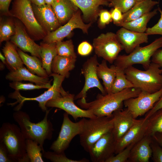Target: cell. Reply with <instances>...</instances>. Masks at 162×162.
<instances>
[{
    "mask_svg": "<svg viewBox=\"0 0 162 162\" xmlns=\"http://www.w3.org/2000/svg\"><path fill=\"white\" fill-rule=\"evenodd\" d=\"M141 91L138 88H129L115 93L98 94L96 99L90 102L79 99L77 103L82 109L91 110L97 117L111 116L115 111L122 109L125 100L137 96Z\"/></svg>",
    "mask_w": 162,
    "mask_h": 162,
    "instance_id": "obj_1",
    "label": "cell"
},
{
    "mask_svg": "<svg viewBox=\"0 0 162 162\" xmlns=\"http://www.w3.org/2000/svg\"><path fill=\"white\" fill-rule=\"evenodd\" d=\"M50 111L47 110L43 119L36 123L31 121L27 113L20 110L16 111L13 115L25 139L36 141L44 150V141L52 139L54 130L52 122L48 119Z\"/></svg>",
    "mask_w": 162,
    "mask_h": 162,
    "instance_id": "obj_2",
    "label": "cell"
},
{
    "mask_svg": "<svg viewBox=\"0 0 162 162\" xmlns=\"http://www.w3.org/2000/svg\"><path fill=\"white\" fill-rule=\"evenodd\" d=\"M0 142L5 145L13 162H30L26 151V139L16 125L9 122L2 124Z\"/></svg>",
    "mask_w": 162,
    "mask_h": 162,
    "instance_id": "obj_3",
    "label": "cell"
},
{
    "mask_svg": "<svg viewBox=\"0 0 162 162\" xmlns=\"http://www.w3.org/2000/svg\"><path fill=\"white\" fill-rule=\"evenodd\" d=\"M127 78L134 87L152 93L162 88V70L158 64L151 62L148 68L142 70L133 66L124 70Z\"/></svg>",
    "mask_w": 162,
    "mask_h": 162,
    "instance_id": "obj_4",
    "label": "cell"
},
{
    "mask_svg": "<svg viewBox=\"0 0 162 162\" xmlns=\"http://www.w3.org/2000/svg\"><path fill=\"white\" fill-rule=\"evenodd\" d=\"M113 127V116L85 118L81 132L79 135L80 145L88 152L94 143Z\"/></svg>",
    "mask_w": 162,
    "mask_h": 162,
    "instance_id": "obj_5",
    "label": "cell"
},
{
    "mask_svg": "<svg viewBox=\"0 0 162 162\" xmlns=\"http://www.w3.org/2000/svg\"><path fill=\"white\" fill-rule=\"evenodd\" d=\"M10 12L11 16L17 18L23 23L35 40L43 39L47 34L36 18L30 0H14Z\"/></svg>",
    "mask_w": 162,
    "mask_h": 162,
    "instance_id": "obj_6",
    "label": "cell"
},
{
    "mask_svg": "<svg viewBox=\"0 0 162 162\" xmlns=\"http://www.w3.org/2000/svg\"><path fill=\"white\" fill-rule=\"evenodd\" d=\"M162 47V37L146 46L136 47L128 55H118L114 65L124 70L134 64H140L146 70L152 62L151 58L157 50Z\"/></svg>",
    "mask_w": 162,
    "mask_h": 162,
    "instance_id": "obj_7",
    "label": "cell"
},
{
    "mask_svg": "<svg viewBox=\"0 0 162 162\" xmlns=\"http://www.w3.org/2000/svg\"><path fill=\"white\" fill-rule=\"evenodd\" d=\"M95 54L110 64L114 62L120 52L124 50L116 34L111 32L102 33L93 41Z\"/></svg>",
    "mask_w": 162,
    "mask_h": 162,
    "instance_id": "obj_8",
    "label": "cell"
},
{
    "mask_svg": "<svg viewBox=\"0 0 162 162\" xmlns=\"http://www.w3.org/2000/svg\"><path fill=\"white\" fill-rule=\"evenodd\" d=\"M68 115L66 112L63 114V122L58 136L50 148V150L57 153L64 152L72 140L80 134L82 128L85 118L74 122L70 120Z\"/></svg>",
    "mask_w": 162,
    "mask_h": 162,
    "instance_id": "obj_9",
    "label": "cell"
},
{
    "mask_svg": "<svg viewBox=\"0 0 162 162\" xmlns=\"http://www.w3.org/2000/svg\"><path fill=\"white\" fill-rule=\"evenodd\" d=\"M50 76L53 77V83L51 87L38 96L34 98H26L22 96L19 91H15L9 95L10 98L16 100V101L13 104H15L17 103L19 104L16 108V111L19 110L22 106L24 103L26 101L34 100L38 102L39 107L44 112L47 110L46 104L49 100L54 99L61 95L60 90L62 84L65 77L58 74L52 73Z\"/></svg>",
    "mask_w": 162,
    "mask_h": 162,
    "instance_id": "obj_10",
    "label": "cell"
},
{
    "mask_svg": "<svg viewBox=\"0 0 162 162\" xmlns=\"http://www.w3.org/2000/svg\"><path fill=\"white\" fill-rule=\"evenodd\" d=\"M61 95L48 101L46 104L47 107H55L64 111L71 115L76 121L79 118H94L97 117L89 110L83 109L74 103L75 95L65 91L62 86Z\"/></svg>",
    "mask_w": 162,
    "mask_h": 162,
    "instance_id": "obj_11",
    "label": "cell"
},
{
    "mask_svg": "<svg viewBox=\"0 0 162 162\" xmlns=\"http://www.w3.org/2000/svg\"><path fill=\"white\" fill-rule=\"evenodd\" d=\"M162 95V88L152 93L141 91L137 96L125 100L124 105L136 119L151 110Z\"/></svg>",
    "mask_w": 162,
    "mask_h": 162,
    "instance_id": "obj_12",
    "label": "cell"
},
{
    "mask_svg": "<svg viewBox=\"0 0 162 162\" xmlns=\"http://www.w3.org/2000/svg\"><path fill=\"white\" fill-rule=\"evenodd\" d=\"M99 64L96 54L88 59L84 63L81 69V74L85 78L84 85L81 91L75 96L74 100L86 99L87 92L94 87L98 88L102 94H106L98 76L97 70Z\"/></svg>",
    "mask_w": 162,
    "mask_h": 162,
    "instance_id": "obj_13",
    "label": "cell"
},
{
    "mask_svg": "<svg viewBox=\"0 0 162 162\" xmlns=\"http://www.w3.org/2000/svg\"><path fill=\"white\" fill-rule=\"evenodd\" d=\"M81 15V10L79 9L63 26L53 32L47 33L43 38V42L50 44L62 41L75 28L80 29L83 33L88 34L92 23L88 24L84 23Z\"/></svg>",
    "mask_w": 162,
    "mask_h": 162,
    "instance_id": "obj_14",
    "label": "cell"
},
{
    "mask_svg": "<svg viewBox=\"0 0 162 162\" xmlns=\"http://www.w3.org/2000/svg\"><path fill=\"white\" fill-rule=\"evenodd\" d=\"M116 143L112 130L106 133L95 142L88 152L93 162H106L114 155Z\"/></svg>",
    "mask_w": 162,
    "mask_h": 162,
    "instance_id": "obj_15",
    "label": "cell"
},
{
    "mask_svg": "<svg viewBox=\"0 0 162 162\" xmlns=\"http://www.w3.org/2000/svg\"><path fill=\"white\" fill-rule=\"evenodd\" d=\"M148 118L145 117L140 119H135L134 122L127 132L116 142L115 154L122 151L130 145H134L146 134Z\"/></svg>",
    "mask_w": 162,
    "mask_h": 162,
    "instance_id": "obj_16",
    "label": "cell"
},
{
    "mask_svg": "<svg viewBox=\"0 0 162 162\" xmlns=\"http://www.w3.org/2000/svg\"><path fill=\"white\" fill-rule=\"evenodd\" d=\"M15 33L10 38L11 42L24 52H29L32 56L41 59L40 45L30 37L23 26L19 21H15Z\"/></svg>",
    "mask_w": 162,
    "mask_h": 162,
    "instance_id": "obj_17",
    "label": "cell"
},
{
    "mask_svg": "<svg viewBox=\"0 0 162 162\" xmlns=\"http://www.w3.org/2000/svg\"><path fill=\"white\" fill-rule=\"evenodd\" d=\"M32 6L36 19L47 33L60 27L61 25L51 5L38 6L32 3Z\"/></svg>",
    "mask_w": 162,
    "mask_h": 162,
    "instance_id": "obj_18",
    "label": "cell"
},
{
    "mask_svg": "<svg viewBox=\"0 0 162 162\" xmlns=\"http://www.w3.org/2000/svg\"><path fill=\"white\" fill-rule=\"evenodd\" d=\"M119 41L127 54L133 51L136 47L148 41V35L146 32H137L122 27L116 33Z\"/></svg>",
    "mask_w": 162,
    "mask_h": 162,
    "instance_id": "obj_19",
    "label": "cell"
},
{
    "mask_svg": "<svg viewBox=\"0 0 162 162\" xmlns=\"http://www.w3.org/2000/svg\"><path fill=\"white\" fill-rule=\"evenodd\" d=\"M112 116V132L117 142L132 126L135 119L127 108L116 110L113 112Z\"/></svg>",
    "mask_w": 162,
    "mask_h": 162,
    "instance_id": "obj_20",
    "label": "cell"
},
{
    "mask_svg": "<svg viewBox=\"0 0 162 162\" xmlns=\"http://www.w3.org/2000/svg\"><path fill=\"white\" fill-rule=\"evenodd\" d=\"M76 6L82 14L83 20L92 23L98 16L100 6H109L108 0H69Z\"/></svg>",
    "mask_w": 162,
    "mask_h": 162,
    "instance_id": "obj_21",
    "label": "cell"
},
{
    "mask_svg": "<svg viewBox=\"0 0 162 162\" xmlns=\"http://www.w3.org/2000/svg\"><path fill=\"white\" fill-rule=\"evenodd\" d=\"M152 136L146 135L132 147L128 162H148L152 156Z\"/></svg>",
    "mask_w": 162,
    "mask_h": 162,
    "instance_id": "obj_22",
    "label": "cell"
},
{
    "mask_svg": "<svg viewBox=\"0 0 162 162\" xmlns=\"http://www.w3.org/2000/svg\"><path fill=\"white\" fill-rule=\"evenodd\" d=\"M51 5L61 25L66 23L79 9L69 0H54Z\"/></svg>",
    "mask_w": 162,
    "mask_h": 162,
    "instance_id": "obj_23",
    "label": "cell"
},
{
    "mask_svg": "<svg viewBox=\"0 0 162 162\" xmlns=\"http://www.w3.org/2000/svg\"><path fill=\"white\" fill-rule=\"evenodd\" d=\"M6 79L12 82L22 80L29 81L38 85L46 84L51 82L49 77H42L33 74L24 67L10 71L6 76Z\"/></svg>",
    "mask_w": 162,
    "mask_h": 162,
    "instance_id": "obj_24",
    "label": "cell"
},
{
    "mask_svg": "<svg viewBox=\"0 0 162 162\" xmlns=\"http://www.w3.org/2000/svg\"><path fill=\"white\" fill-rule=\"evenodd\" d=\"M159 2L152 0L136 2L135 4L126 12L123 14V22L130 21L149 12Z\"/></svg>",
    "mask_w": 162,
    "mask_h": 162,
    "instance_id": "obj_25",
    "label": "cell"
},
{
    "mask_svg": "<svg viewBox=\"0 0 162 162\" xmlns=\"http://www.w3.org/2000/svg\"><path fill=\"white\" fill-rule=\"evenodd\" d=\"M76 58L57 55L54 58L51 65L52 73L58 74L68 78L70 71L73 70Z\"/></svg>",
    "mask_w": 162,
    "mask_h": 162,
    "instance_id": "obj_26",
    "label": "cell"
},
{
    "mask_svg": "<svg viewBox=\"0 0 162 162\" xmlns=\"http://www.w3.org/2000/svg\"><path fill=\"white\" fill-rule=\"evenodd\" d=\"M16 46L11 42L7 41L2 49L6 59V64L10 71L24 67L23 63L17 50Z\"/></svg>",
    "mask_w": 162,
    "mask_h": 162,
    "instance_id": "obj_27",
    "label": "cell"
},
{
    "mask_svg": "<svg viewBox=\"0 0 162 162\" xmlns=\"http://www.w3.org/2000/svg\"><path fill=\"white\" fill-rule=\"evenodd\" d=\"M17 50L24 64L30 72L42 77L49 76L42 67L41 59L36 56L29 55L19 48Z\"/></svg>",
    "mask_w": 162,
    "mask_h": 162,
    "instance_id": "obj_28",
    "label": "cell"
},
{
    "mask_svg": "<svg viewBox=\"0 0 162 162\" xmlns=\"http://www.w3.org/2000/svg\"><path fill=\"white\" fill-rule=\"evenodd\" d=\"M107 61L103 60L97 68V74L99 79L103 81V84L106 94L111 93L112 86L116 77V72L111 67L109 68Z\"/></svg>",
    "mask_w": 162,
    "mask_h": 162,
    "instance_id": "obj_29",
    "label": "cell"
},
{
    "mask_svg": "<svg viewBox=\"0 0 162 162\" xmlns=\"http://www.w3.org/2000/svg\"><path fill=\"white\" fill-rule=\"evenodd\" d=\"M158 8L133 20L123 22L118 26L123 27L134 32L143 33L146 32L147 26L150 20L157 14Z\"/></svg>",
    "mask_w": 162,
    "mask_h": 162,
    "instance_id": "obj_30",
    "label": "cell"
},
{
    "mask_svg": "<svg viewBox=\"0 0 162 162\" xmlns=\"http://www.w3.org/2000/svg\"><path fill=\"white\" fill-rule=\"evenodd\" d=\"M40 46L42 67L50 76L52 74L51 67L52 61L57 55L56 43L48 44L43 42L40 43Z\"/></svg>",
    "mask_w": 162,
    "mask_h": 162,
    "instance_id": "obj_31",
    "label": "cell"
},
{
    "mask_svg": "<svg viewBox=\"0 0 162 162\" xmlns=\"http://www.w3.org/2000/svg\"><path fill=\"white\" fill-rule=\"evenodd\" d=\"M110 67L116 72V77L112 86L111 93H115L126 88L134 87L133 84L127 78L124 70L112 65Z\"/></svg>",
    "mask_w": 162,
    "mask_h": 162,
    "instance_id": "obj_32",
    "label": "cell"
},
{
    "mask_svg": "<svg viewBox=\"0 0 162 162\" xmlns=\"http://www.w3.org/2000/svg\"><path fill=\"white\" fill-rule=\"evenodd\" d=\"M26 151L30 162H43V152H44L38 143L30 139H26Z\"/></svg>",
    "mask_w": 162,
    "mask_h": 162,
    "instance_id": "obj_33",
    "label": "cell"
},
{
    "mask_svg": "<svg viewBox=\"0 0 162 162\" xmlns=\"http://www.w3.org/2000/svg\"><path fill=\"white\" fill-rule=\"evenodd\" d=\"M156 133H162V108L156 111L148 118L146 135L152 136Z\"/></svg>",
    "mask_w": 162,
    "mask_h": 162,
    "instance_id": "obj_34",
    "label": "cell"
},
{
    "mask_svg": "<svg viewBox=\"0 0 162 162\" xmlns=\"http://www.w3.org/2000/svg\"><path fill=\"white\" fill-rule=\"evenodd\" d=\"M56 43L57 55L77 58L72 40L70 39L65 41H59Z\"/></svg>",
    "mask_w": 162,
    "mask_h": 162,
    "instance_id": "obj_35",
    "label": "cell"
},
{
    "mask_svg": "<svg viewBox=\"0 0 162 162\" xmlns=\"http://www.w3.org/2000/svg\"><path fill=\"white\" fill-rule=\"evenodd\" d=\"M15 22L8 19L1 23L0 26V43L8 41L15 33Z\"/></svg>",
    "mask_w": 162,
    "mask_h": 162,
    "instance_id": "obj_36",
    "label": "cell"
},
{
    "mask_svg": "<svg viewBox=\"0 0 162 162\" xmlns=\"http://www.w3.org/2000/svg\"><path fill=\"white\" fill-rule=\"evenodd\" d=\"M43 156L53 162H88L89 160L86 158L79 160H74L67 158L64 152L58 153L53 152H43Z\"/></svg>",
    "mask_w": 162,
    "mask_h": 162,
    "instance_id": "obj_37",
    "label": "cell"
},
{
    "mask_svg": "<svg viewBox=\"0 0 162 162\" xmlns=\"http://www.w3.org/2000/svg\"><path fill=\"white\" fill-rule=\"evenodd\" d=\"M9 86L15 91L31 90L42 88L49 89L52 86L51 82L45 85H38L30 83H23L19 81L12 82L10 83Z\"/></svg>",
    "mask_w": 162,
    "mask_h": 162,
    "instance_id": "obj_38",
    "label": "cell"
},
{
    "mask_svg": "<svg viewBox=\"0 0 162 162\" xmlns=\"http://www.w3.org/2000/svg\"><path fill=\"white\" fill-rule=\"evenodd\" d=\"M109 7L117 8L124 14L129 10L136 3V0H108Z\"/></svg>",
    "mask_w": 162,
    "mask_h": 162,
    "instance_id": "obj_39",
    "label": "cell"
},
{
    "mask_svg": "<svg viewBox=\"0 0 162 162\" xmlns=\"http://www.w3.org/2000/svg\"><path fill=\"white\" fill-rule=\"evenodd\" d=\"M134 145H130L122 151L109 158L106 162H128L130 150Z\"/></svg>",
    "mask_w": 162,
    "mask_h": 162,
    "instance_id": "obj_40",
    "label": "cell"
},
{
    "mask_svg": "<svg viewBox=\"0 0 162 162\" xmlns=\"http://www.w3.org/2000/svg\"><path fill=\"white\" fill-rule=\"evenodd\" d=\"M98 16V27L101 29L105 28L106 25L112 21L110 12L106 9L100 10Z\"/></svg>",
    "mask_w": 162,
    "mask_h": 162,
    "instance_id": "obj_41",
    "label": "cell"
},
{
    "mask_svg": "<svg viewBox=\"0 0 162 162\" xmlns=\"http://www.w3.org/2000/svg\"><path fill=\"white\" fill-rule=\"evenodd\" d=\"M152 159L154 162H162V147L153 139L151 144Z\"/></svg>",
    "mask_w": 162,
    "mask_h": 162,
    "instance_id": "obj_42",
    "label": "cell"
},
{
    "mask_svg": "<svg viewBox=\"0 0 162 162\" xmlns=\"http://www.w3.org/2000/svg\"><path fill=\"white\" fill-rule=\"evenodd\" d=\"M158 10L160 14V18L154 26L147 28L146 32L148 35L159 34L162 35V10L159 7L158 8Z\"/></svg>",
    "mask_w": 162,
    "mask_h": 162,
    "instance_id": "obj_43",
    "label": "cell"
},
{
    "mask_svg": "<svg viewBox=\"0 0 162 162\" xmlns=\"http://www.w3.org/2000/svg\"><path fill=\"white\" fill-rule=\"evenodd\" d=\"M93 47L87 41H83L78 45L77 51L78 53L82 56H86L89 55L92 52Z\"/></svg>",
    "mask_w": 162,
    "mask_h": 162,
    "instance_id": "obj_44",
    "label": "cell"
},
{
    "mask_svg": "<svg viewBox=\"0 0 162 162\" xmlns=\"http://www.w3.org/2000/svg\"><path fill=\"white\" fill-rule=\"evenodd\" d=\"M113 23L118 26L122 22L123 13L117 8H112L110 11Z\"/></svg>",
    "mask_w": 162,
    "mask_h": 162,
    "instance_id": "obj_45",
    "label": "cell"
},
{
    "mask_svg": "<svg viewBox=\"0 0 162 162\" xmlns=\"http://www.w3.org/2000/svg\"><path fill=\"white\" fill-rule=\"evenodd\" d=\"M0 162H13L9 156L6 147L3 143L1 142H0Z\"/></svg>",
    "mask_w": 162,
    "mask_h": 162,
    "instance_id": "obj_46",
    "label": "cell"
},
{
    "mask_svg": "<svg viewBox=\"0 0 162 162\" xmlns=\"http://www.w3.org/2000/svg\"><path fill=\"white\" fill-rule=\"evenodd\" d=\"M151 62L158 65L162 70V47L155 52L152 57Z\"/></svg>",
    "mask_w": 162,
    "mask_h": 162,
    "instance_id": "obj_47",
    "label": "cell"
},
{
    "mask_svg": "<svg viewBox=\"0 0 162 162\" xmlns=\"http://www.w3.org/2000/svg\"><path fill=\"white\" fill-rule=\"evenodd\" d=\"M12 0H0V10L1 11L6 15L11 16L9 8Z\"/></svg>",
    "mask_w": 162,
    "mask_h": 162,
    "instance_id": "obj_48",
    "label": "cell"
},
{
    "mask_svg": "<svg viewBox=\"0 0 162 162\" xmlns=\"http://www.w3.org/2000/svg\"><path fill=\"white\" fill-rule=\"evenodd\" d=\"M161 108H162V95L155 104L152 108L146 114L144 117L146 118H148L155 112Z\"/></svg>",
    "mask_w": 162,
    "mask_h": 162,
    "instance_id": "obj_49",
    "label": "cell"
},
{
    "mask_svg": "<svg viewBox=\"0 0 162 162\" xmlns=\"http://www.w3.org/2000/svg\"><path fill=\"white\" fill-rule=\"evenodd\" d=\"M152 137L153 140L162 147V133H155Z\"/></svg>",
    "mask_w": 162,
    "mask_h": 162,
    "instance_id": "obj_50",
    "label": "cell"
},
{
    "mask_svg": "<svg viewBox=\"0 0 162 162\" xmlns=\"http://www.w3.org/2000/svg\"><path fill=\"white\" fill-rule=\"evenodd\" d=\"M32 3L38 6L46 4L44 0H30Z\"/></svg>",
    "mask_w": 162,
    "mask_h": 162,
    "instance_id": "obj_51",
    "label": "cell"
},
{
    "mask_svg": "<svg viewBox=\"0 0 162 162\" xmlns=\"http://www.w3.org/2000/svg\"><path fill=\"white\" fill-rule=\"evenodd\" d=\"M0 58L2 62L5 65L6 64V59L4 56L0 52Z\"/></svg>",
    "mask_w": 162,
    "mask_h": 162,
    "instance_id": "obj_52",
    "label": "cell"
},
{
    "mask_svg": "<svg viewBox=\"0 0 162 162\" xmlns=\"http://www.w3.org/2000/svg\"><path fill=\"white\" fill-rule=\"evenodd\" d=\"M46 4L51 5L54 0H44Z\"/></svg>",
    "mask_w": 162,
    "mask_h": 162,
    "instance_id": "obj_53",
    "label": "cell"
},
{
    "mask_svg": "<svg viewBox=\"0 0 162 162\" xmlns=\"http://www.w3.org/2000/svg\"><path fill=\"white\" fill-rule=\"evenodd\" d=\"M5 64H3L2 62H0V70H2L4 69L5 67L4 65Z\"/></svg>",
    "mask_w": 162,
    "mask_h": 162,
    "instance_id": "obj_54",
    "label": "cell"
},
{
    "mask_svg": "<svg viewBox=\"0 0 162 162\" xmlns=\"http://www.w3.org/2000/svg\"><path fill=\"white\" fill-rule=\"evenodd\" d=\"M136 0V1L137 2H138V1H143L144 0Z\"/></svg>",
    "mask_w": 162,
    "mask_h": 162,
    "instance_id": "obj_55",
    "label": "cell"
}]
</instances>
